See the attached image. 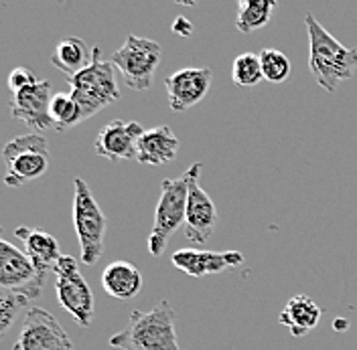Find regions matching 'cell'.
I'll return each instance as SVG.
<instances>
[{
	"label": "cell",
	"mask_w": 357,
	"mask_h": 350,
	"mask_svg": "<svg viewBox=\"0 0 357 350\" xmlns=\"http://www.w3.org/2000/svg\"><path fill=\"white\" fill-rule=\"evenodd\" d=\"M4 184L22 186L33 182L49 170V144L41 134H24L6 142L4 150Z\"/></svg>",
	"instance_id": "8992f818"
},
{
	"label": "cell",
	"mask_w": 357,
	"mask_h": 350,
	"mask_svg": "<svg viewBox=\"0 0 357 350\" xmlns=\"http://www.w3.org/2000/svg\"><path fill=\"white\" fill-rule=\"evenodd\" d=\"M171 262L191 278H205L222 273L229 267H238L245 262V257L240 251H203L195 247H185L173 253Z\"/></svg>",
	"instance_id": "5bb4252c"
},
{
	"label": "cell",
	"mask_w": 357,
	"mask_h": 350,
	"mask_svg": "<svg viewBox=\"0 0 357 350\" xmlns=\"http://www.w3.org/2000/svg\"><path fill=\"white\" fill-rule=\"evenodd\" d=\"M69 86L84 120L108 108L120 97L118 81L114 77V65L102 59V49L98 45L91 47V63L82 73L69 77Z\"/></svg>",
	"instance_id": "3957f363"
},
{
	"label": "cell",
	"mask_w": 357,
	"mask_h": 350,
	"mask_svg": "<svg viewBox=\"0 0 357 350\" xmlns=\"http://www.w3.org/2000/svg\"><path fill=\"white\" fill-rule=\"evenodd\" d=\"M144 128L138 122H124V120H112L96 138V154L110 160H130L136 158L138 152V140L142 138Z\"/></svg>",
	"instance_id": "4fadbf2b"
},
{
	"label": "cell",
	"mask_w": 357,
	"mask_h": 350,
	"mask_svg": "<svg viewBox=\"0 0 357 350\" xmlns=\"http://www.w3.org/2000/svg\"><path fill=\"white\" fill-rule=\"evenodd\" d=\"M49 61L55 69L66 73L67 77H73L91 63V49H88L84 39L66 37L55 45Z\"/></svg>",
	"instance_id": "ffe728a7"
},
{
	"label": "cell",
	"mask_w": 357,
	"mask_h": 350,
	"mask_svg": "<svg viewBox=\"0 0 357 350\" xmlns=\"http://www.w3.org/2000/svg\"><path fill=\"white\" fill-rule=\"evenodd\" d=\"M55 294L61 308L84 328H88L93 318V294L79 273V263L73 255H63L55 265Z\"/></svg>",
	"instance_id": "ba28073f"
},
{
	"label": "cell",
	"mask_w": 357,
	"mask_h": 350,
	"mask_svg": "<svg viewBox=\"0 0 357 350\" xmlns=\"http://www.w3.org/2000/svg\"><path fill=\"white\" fill-rule=\"evenodd\" d=\"M305 24L311 43L309 67L319 88L333 93L337 86L345 79H351L357 71V47L341 45L333 35L317 21L311 10L305 15Z\"/></svg>",
	"instance_id": "6da1fadb"
},
{
	"label": "cell",
	"mask_w": 357,
	"mask_h": 350,
	"mask_svg": "<svg viewBox=\"0 0 357 350\" xmlns=\"http://www.w3.org/2000/svg\"><path fill=\"white\" fill-rule=\"evenodd\" d=\"M160 55L162 47L156 41L128 35L124 45L114 51L110 63L118 67L128 88L134 91H146L153 86Z\"/></svg>",
	"instance_id": "52a82bcc"
},
{
	"label": "cell",
	"mask_w": 357,
	"mask_h": 350,
	"mask_svg": "<svg viewBox=\"0 0 357 350\" xmlns=\"http://www.w3.org/2000/svg\"><path fill=\"white\" fill-rule=\"evenodd\" d=\"M203 164L195 162L187 168L189 173V200H187V217H185V235L191 243H205L213 235L218 225V209L207 191L199 184Z\"/></svg>",
	"instance_id": "8fae6325"
},
{
	"label": "cell",
	"mask_w": 357,
	"mask_h": 350,
	"mask_svg": "<svg viewBox=\"0 0 357 350\" xmlns=\"http://www.w3.org/2000/svg\"><path fill=\"white\" fill-rule=\"evenodd\" d=\"M191 22L187 21L185 17H177V21L173 22V31H175V35H183V37H189V33H191Z\"/></svg>",
	"instance_id": "4316f807"
},
{
	"label": "cell",
	"mask_w": 357,
	"mask_h": 350,
	"mask_svg": "<svg viewBox=\"0 0 357 350\" xmlns=\"http://www.w3.org/2000/svg\"><path fill=\"white\" fill-rule=\"evenodd\" d=\"M51 118L57 132H66L84 122L82 110L71 93H55L51 100Z\"/></svg>",
	"instance_id": "603a6c76"
},
{
	"label": "cell",
	"mask_w": 357,
	"mask_h": 350,
	"mask_svg": "<svg viewBox=\"0 0 357 350\" xmlns=\"http://www.w3.org/2000/svg\"><path fill=\"white\" fill-rule=\"evenodd\" d=\"M45 276L29 260V255L6 239L0 241V287L26 296L39 298Z\"/></svg>",
	"instance_id": "9c48e42d"
},
{
	"label": "cell",
	"mask_w": 357,
	"mask_h": 350,
	"mask_svg": "<svg viewBox=\"0 0 357 350\" xmlns=\"http://www.w3.org/2000/svg\"><path fill=\"white\" fill-rule=\"evenodd\" d=\"M274 8H276L274 0H242L238 4L236 29L240 33H245V35L264 29L270 22Z\"/></svg>",
	"instance_id": "44dd1931"
},
{
	"label": "cell",
	"mask_w": 357,
	"mask_h": 350,
	"mask_svg": "<svg viewBox=\"0 0 357 350\" xmlns=\"http://www.w3.org/2000/svg\"><path fill=\"white\" fill-rule=\"evenodd\" d=\"M260 63H262L264 79L270 83H284L292 73V63L289 57L282 51L272 49V47L260 51Z\"/></svg>",
	"instance_id": "cb8c5ba5"
},
{
	"label": "cell",
	"mask_w": 357,
	"mask_h": 350,
	"mask_svg": "<svg viewBox=\"0 0 357 350\" xmlns=\"http://www.w3.org/2000/svg\"><path fill=\"white\" fill-rule=\"evenodd\" d=\"M118 350H181L175 332V310L169 300H160L153 310H134L126 328L110 338Z\"/></svg>",
	"instance_id": "7a4b0ae2"
},
{
	"label": "cell",
	"mask_w": 357,
	"mask_h": 350,
	"mask_svg": "<svg viewBox=\"0 0 357 350\" xmlns=\"http://www.w3.org/2000/svg\"><path fill=\"white\" fill-rule=\"evenodd\" d=\"M51 100H53L51 97V83L39 81V83L13 95L10 111L17 120L24 122L31 130H47L49 126H53Z\"/></svg>",
	"instance_id": "9a60e30c"
},
{
	"label": "cell",
	"mask_w": 357,
	"mask_h": 350,
	"mask_svg": "<svg viewBox=\"0 0 357 350\" xmlns=\"http://www.w3.org/2000/svg\"><path fill=\"white\" fill-rule=\"evenodd\" d=\"M178 138L171 126L162 124L151 130H144L142 138L138 140V152L136 160L140 164L149 166H162L171 160H175L178 154Z\"/></svg>",
	"instance_id": "2e32d148"
},
{
	"label": "cell",
	"mask_w": 357,
	"mask_h": 350,
	"mask_svg": "<svg viewBox=\"0 0 357 350\" xmlns=\"http://www.w3.org/2000/svg\"><path fill=\"white\" fill-rule=\"evenodd\" d=\"M15 237L22 241L24 253L29 255V260L35 263V267L43 276L49 269H55L57 262L63 257L61 251H59V241L47 231L22 225V227H17Z\"/></svg>",
	"instance_id": "e0dca14e"
},
{
	"label": "cell",
	"mask_w": 357,
	"mask_h": 350,
	"mask_svg": "<svg viewBox=\"0 0 357 350\" xmlns=\"http://www.w3.org/2000/svg\"><path fill=\"white\" fill-rule=\"evenodd\" d=\"M73 229L82 249V263L93 265L100 262L104 247H106V231L108 221L104 211L100 209L88 182L77 176L73 180Z\"/></svg>",
	"instance_id": "5b68a950"
},
{
	"label": "cell",
	"mask_w": 357,
	"mask_h": 350,
	"mask_svg": "<svg viewBox=\"0 0 357 350\" xmlns=\"http://www.w3.org/2000/svg\"><path fill=\"white\" fill-rule=\"evenodd\" d=\"M31 300L22 294H17V292H10V289H2L0 287V332L6 334L17 314L21 312V308H24Z\"/></svg>",
	"instance_id": "d4e9b609"
},
{
	"label": "cell",
	"mask_w": 357,
	"mask_h": 350,
	"mask_svg": "<svg viewBox=\"0 0 357 350\" xmlns=\"http://www.w3.org/2000/svg\"><path fill=\"white\" fill-rule=\"evenodd\" d=\"M231 81L238 88H256L264 81L260 55L256 53H242L234 59L231 65Z\"/></svg>",
	"instance_id": "7402d4cb"
},
{
	"label": "cell",
	"mask_w": 357,
	"mask_h": 350,
	"mask_svg": "<svg viewBox=\"0 0 357 350\" xmlns=\"http://www.w3.org/2000/svg\"><path fill=\"white\" fill-rule=\"evenodd\" d=\"M35 83H39V79H37L35 71L29 67H17L8 75V88L13 89V93H19L22 89L35 86Z\"/></svg>",
	"instance_id": "484cf974"
},
{
	"label": "cell",
	"mask_w": 357,
	"mask_h": 350,
	"mask_svg": "<svg viewBox=\"0 0 357 350\" xmlns=\"http://www.w3.org/2000/svg\"><path fill=\"white\" fill-rule=\"evenodd\" d=\"M211 69L207 67H187L165 79L169 95V106L173 111H185L197 106L207 95L211 86Z\"/></svg>",
	"instance_id": "7c38bea8"
},
{
	"label": "cell",
	"mask_w": 357,
	"mask_h": 350,
	"mask_svg": "<svg viewBox=\"0 0 357 350\" xmlns=\"http://www.w3.org/2000/svg\"><path fill=\"white\" fill-rule=\"evenodd\" d=\"M13 350H73V344L51 312L43 308H29Z\"/></svg>",
	"instance_id": "30bf717a"
},
{
	"label": "cell",
	"mask_w": 357,
	"mask_h": 350,
	"mask_svg": "<svg viewBox=\"0 0 357 350\" xmlns=\"http://www.w3.org/2000/svg\"><path fill=\"white\" fill-rule=\"evenodd\" d=\"M321 308L307 294H296L292 296L287 306L282 308L278 320L284 328H289L292 338H303L307 336L311 330L319 326L321 320Z\"/></svg>",
	"instance_id": "ac0fdd59"
},
{
	"label": "cell",
	"mask_w": 357,
	"mask_h": 350,
	"mask_svg": "<svg viewBox=\"0 0 357 350\" xmlns=\"http://www.w3.org/2000/svg\"><path fill=\"white\" fill-rule=\"evenodd\" d=\"M106 294L118 300H132L142 289V273L130 262H112L102 271Z\"/></svg>",
	"instance_id": "d6986e66"
},
{
	"label": "cell",
	"mask_w": 357,
	"mask_h": 350,
	"mask_svg": "<svg viewBox=\"0 0 357 350\" xmlns=\"http://www.w3.org/2000/svg\"><path fill=\"white\" fill-rule=\"evenodd\" d=\"M189 200V173L185 170L177 178H165L160 184V197L156 202L153 231L149 235L146 247L153 257H160L167 249L169 239L185 225Z\"/></svg>",
	"instance_id": "277c9868"
}]
</instances>
